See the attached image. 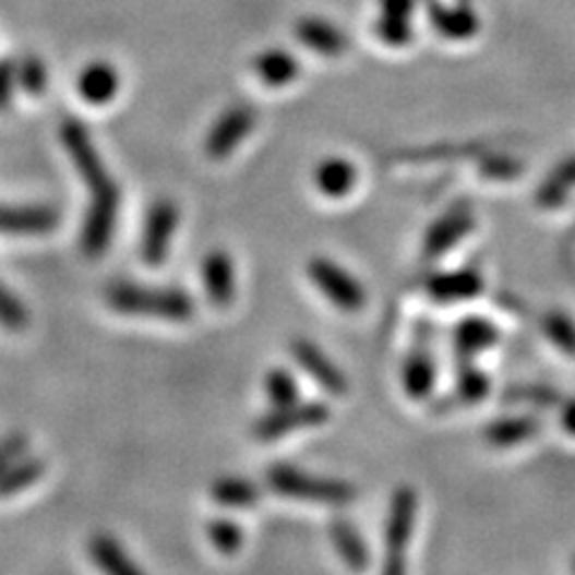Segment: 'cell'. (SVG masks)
<instances>
[{
	"mask_svg": "<svg viewBox=\"0 0 575 575\" xmlns=\"http://www.w3.org/2000/svg\"><path fill=\"white\" fill-rule=\"evenodd\" d=\"M60 142H63L72 166L77 168L82 182L89 190V206L87 214H84L80 232L82 252L92 256V260H99L111 248L122 194L118 182L108 173L99 149H96L89 128L82 120H63V125H60Z\"/></svg>",
	"mask_w": 575,
	"mask_h": 575,
	"instance_id": "6da1fadb",
	"label": "cell"
},
{
	"mask_svg": "<svg viewBox=\"0 0 575 575\" xmlns=\"http://www.w3.org/2000/svg\"><path fill=\"white\" fill-rule=\"evenodd\" d=\"M111 310L130 316H149L164 322H188L194 316V300L180 288H152L132 280H118L106 288Z\"/></svg>",
	"mask_w": 575,
	"mask_h": 575,
	"instance_id": "7a4b0ae2",
	"label": "cell"
},
{
	"mask_svg": "<svg viewBox=\"0 0 575 575\" xmlns=\"http://www.w3.org/2000/svg\"><path fill=\"white\" fill-rule=\"evenodd\" d=\"M266 484L278 496L336 508L352 504L355 496H358V489L346 480L304 472L300 468H292V465H274V468H268Z\"/></svg>",
	"mask_w": 575,
	"mask_h": 575,
	"instance_id": "3957f363",
	"label": "cell"
},
{
	"mask_svg": "<svg viewBox=\"0 0 575 575\" xmlns=\"http://www.w3.org/2000/svg\"><path fill=\"white\" fill-rule=\"evenodd\" d=\"M328 418H332V410H328L326 403L296 400L290 403V406H278L262 415V418L254 422L252 432L260 442H276V439L288 436L292 432L322 427L328 422Z\"/></svg>",
	"mask_w": 575,
	"mask_h": 575,
	"instance_id": "277c9868",
	"label": "cell"
},
{
	"mask_svg": "<svg viewBox=\"0 0 575 575\" xmlns=\"http://www.w3.org/2000/svg\"><path fill=\"white\" fill-rule=\"evenodd\" d=\"M418 516V494L412 487H398L391 496L388 520H386V561L384 573L406 571V552Z\"/></svg>",
	"mask_w": 575,
	"mask_h": 575,
	"instance_id": "5b68a950",
	"label": "cell"
},
{
	"mask_svg": "<svg viewBox=\"0 0 575 575\" xmlns=\"http://www.w3.org/2000/svg\"><path fill=\"white\" fill-rule=\"evenodd\" d=\"M308 274L312 278L314 288L320 290L336 310L355 314L364 308L367 302L364 286L348 272V268L336 264L334 260L314 256V260L308 264Z\"/></svg>",
	"mask_w": 575,
	"mask_h": 575,
	"instance_id": "8992f818",
	"label": "cell"
},
{
	"mask_svg": "<svg viewBox=\"0 0 575 575\" xmlns=\"http://www.w3.org/2000/svg\"><path fill=\"white\" fill-rule=\"evenodd\" d=\"M180 226V206L173 200H156L144 218L142 228V260L152 266L166 262Z\"/></svg>",
	"mask_w": 575,
	"mask_h": 575,
	"instance_id": "52a82bcc",
	"label": "cell"
},
{
	"mask_svg": "<svg viewBox=\"0 0 575 575\" xmlns=\"http://www.w3.org/2000/svg\"><path fill=\"white\" fill-rule=\"evenodd\" d=\"M256 125V111L248 104H236L226 108L212 125L209 134L204 140V154L212 161H224L238 146L250 137V132Z\"/></svg>",
	"mask_w": 575,
	"mask_h": 575,
	"instance_id": "ba28073f",
	"label": "cell"
},
{
	"mask_svg": "<svg viewBox=\"0 0 575 575\" xmlns=\"http://www.w3.org/2000/svg\"><path fill=\"white\" fill-rule=\"evenodd\" d=\"M475 228V214L468 202H456L454 206L436 218L430 226L422 242V252L427 260H442L444 254L456 248L460 240L468 238V232Z\"/></svg>",
	"mask_w": 575,
	"mask_h": 575,
	"instance_id": "9c48e42d",
	"label": "cell"
},
{
	"mask_svg": "<svg viewBox=\"0 0 575 575\" xmlns=\"http://www.w3.org/2000/svg\"><path fill=\"white\" fill-rule=\"evenodd\" d=\"M60 226V212L51 204H0V236L39 238Z\"/></svg>",
	"mask_w": 575,
	"mask_h": 575,
	"instance_id": "30bf717a",
	"label": "cell"
},
{
	"mask_svg": "<svg viewBox=\"0 0 575 575\" xmlns=\"http://www.w3.org/2000/svg\"><path fill=\"white\" fill-rule=\"evenodd\" d=\"M292 358L308 372L316 384H320L326 394L332 396H346L348 394V376L338 370L336 362L328 355L308 338L292 340Z\"/></svg>",
	"mask_w": 575,
	"mask_h": 575,
	"instance_id": "8fae6325",
	"label": "cell"
},
{
	"mask_svg": "<svg viewBox=\"0 0 575 575\" xmlns=\"http://www.w3.org/2000/svg\"><path fill=\"white\" fill-rule=\"evenodd\" d=\"M202 286L206 298L216 308L226 310L228 304L236 302L238 292V274L236 262L226 250H212L202 260Z\"/></svg>",
	"mask_w": 575,
	"mask_h": 575,
	"instance_id": "7c38bea8",
	"label": "cell"
},
{
	"mask_svg": "<svg viewBox=\"0 0 575 575\" xmlns=\"http://www.w3.org/2000/svg\"><path fill=\"white\" fill-rule=\"evenodd\" d=\"M424 290L436 302H463L480 296L484 290V278L472 266L456 268V272H436L427 278Z\"/></svg>",
	"mask_w": 575,
	"mask_h": 575,
	"instance_id": "4fadbf2b",
	"label": "cell"
},
{
	"mask_svg": "<svg viewBox=\"0 0 575 575\" xmlns=\"http://www.w3.org/2000/svg\"><path fill=\"white\" fill-rule=\"evenodd\" d=\"M427 15H430L432 27L451 41H465L480 32V20L460 0L458 5H444L442 0H430L427 3Z\"/></svg>",
	"mask_w": 575,
	"mask_h": 575,
	"instance_id": "5bb4252c",
	"label": "cell"
},
{
	"mask_svg": "<svg viewBox=\"0 0 575 575\" xmlns=\"http://www.w3.org/2000/svg\"><path fill=\"white\" fill-rule=\"evenodd\" d=\"M499 338V328L487 316L470 314L454 326V350L463 362H470L480 352L494 348Z\"/></svg>",
	"mask_w": 575,
	"mask_h": 575,
	"instance_id": "9a60e30c",
	"label": "cell"
},
{
	"mask_svg": "<svg viewBox=\"0 0 575 575\" xmlns=\"http://www.w3.org/2000/svg\"><path fill=\"white\" fill-rule=\"evenodd\" d=\"M296 36L302 46H308L310 51L320 56L334 58L348 51V36L336 24L322 17H300L296 24Z\"/></svg>",
	"mask_w": 575,
	"mask_h": 575,
	"instance_id": "2e32d148",
	"label": "cell"
},
{
	"mask_svg": "<svg viewBox=\"0 0 575 575\" xmlns=\"http://www.w3.org/2000/svg\"><path fill=\"white\" fill-rule=\"evenodd\" d=\"M400 384L403 391L415 400H424L432 396V391L436 386V367L427 344L415 348L406 358V362H403Z\"/></svg>",
	"mask_w": 575,
	"mask_h": 575,
	"instance_id": "e0dca14e",
	"label": "cell"
},
{
	"mask_svg": "<svg viewBox=\"0 0 575 575\" xmlns=\"http://www.w3.org/2000/svg\"><path fill=\"white\" fill-rule=\"evenodd\" d=\"M314 185L328 200H344L358 185V166L344 156L324 158L314 168Z\"/></svg>",
	"mask_w": 575,
	"mask_h": 575,
	"instance_id": "ac0fdd59",
	"label": "cell"
},
{
	"mask_svg": "<svg viewBox=\"0 0 575 575\" xmlns=\"http://www.w3.org/2000/svg\"><path fill=\"white\" fill-rule=\"evenodd\" d=\"M77 89L82 99L92 106L111 104L120 92V72L111 63L96 60L80 72Z\"/></svg>",
	"mask_w": 575,
	"mask_h": 575,
	"instance_id": "d6986e66",
	"label": "cell"
},
{
	"mask_svg": "<svg viewBox=\"0 0 575 575\" xmlns=\"http://www.w3.org/2000/svg\"><path fill=\"white\" fill-rule=\"evenodd\" d=\"M537 432H540V420L532 415H508V418H499L487 424L484 439L494 448H513L528 442Z\"/></svg>",
	"mask_w": 575,
	"mask_h": 575,
	"instance_id": "ffe728a7",
	"label": "cell"
},
{
	"mask_svg": "<svg viewBox=\"0 0 575 575\" xmlns=\"http://www.w3.org/2000/svg\"><path fill=\"white\" fill-rule=\"evenodd\" d=\"M254 72L266 87H286V84L296 82L300 75V63L296 56L284 51V48H268L254 58Z\"/></svg>",
	"mask_w": 575,
	"mask_h": 575,
	"instance_id": "44dd1931",
	"label": "cell"
},
{
	"mask_svg": "<svg viewBox=\"0 0 575 575\" xmlns=\"http://www.w3.org/2000/svg\"><path fill=\"white\" fill-rule=\"evenodd\" d=\"M89 556L104 573L111 575H140L142 568L128 556L125 549L108 532H96L89 540Z\"/></svg>",
	"mask_w": 575,
	"mask_h": 575,
	"instance_id": "7402d4cb",
	"label": "cell"
},
{
	"mask_svg": "<svg viewBox=\"0 0 575 575\" xmlns=\"http://www.w3.org/2000/svg\"><path fill=\"white\" fill-rule=\"evenodd\" d=\"M575 188V154L566 156L564 161H559L552 173H549L542 185L537 188L535 194V202L537 206H542V209H559V206H564L571 190Z\"/></svg>",
	"mask_w": 575,
	"mask_h": 575,
	"instance_id": "603a6c76",
	"label": "cell"
},
{
	"mask_svg": "<svg viewBox=\"0 0 575 575\" xmlns=\"http://www.w3.org/2000/svg\"><path fill=\"white\" fill-rule=\"evenodd\" d=\"M332 542L336 547L338 556L344 559V564L352 571H362L370 566V549L362 540V532L346 518H336L332 523Z\"/></svg>",
	"mask_w": 575,
	"mask_h": 575,
	"instance_id": "cb8c5ba5",
	"label": "cell"
},
{
	"mask_svg": "<svg viewBox=\"0 0 575 575\" xmlns=\"http://www.w3.org/2000/svg\"><path fill=\"white\" fill-rule=\"evenodd\" d=\"M44 472H46V463L41 458H32V456H24L8 465L5 470H0V499L15 496L24 492V489L34 487L41 480Z\"/></svg>",
	"mask_w": 575,
	"mask_h": 575,
	"instance_id": "d4e9b609",
	"label": "cell"
},
{
	"mask_svg": "<svg viewBox=\"0 0 575 575\" xmlns=\"http://www.w3.org/2000/svg\"><path fill=\"white\" fill-rule=\"evenodd\" d=\"M212 499L224 508H252L260 504V487L244 477H218L212 484Z\"/></svg>",
	"mask_w": 575,
	"mask_h": 575,
	"instance_id": "484cf974",
	"label": "cell"
},
{
	"mask_svg": "<svg viewBox=\"0 0 575 575\" xmlns=\"http://www.w3.org/2000/svg\"><path fill=\"white\" fill-rule=\"evenodd\" d=\"M542 332L549 338V344L559 348L568 358H575V322L566 312L549 310L542 316Z\"/></svg>",
	"mask_w": 575,
	"mask_h": 575,
	"instance_id": "4316f807",
	"label": "cell"
},
{
	"mask_svg": "<svg viewBox=\"0 0 575 575\" xmlns=\"http://www.w3.org/2000/svg\"><path fill=\"white\" fill-rule=\"evenodd\" d=\"M264 391H266V398L272 400V406H290V403L300 400V386H298V379L292 376V372L288 370H272L264 379Z\"/></svg>",
	"mask_w": 575,
	"mask_h": 575,
	"instance_id": "83f0119b",
	"label": "cell"
},
{
	"mask_svg": "<svg viewBox=\"0 0 575 575\" xmlns=\"http://www.w3.org/2000/svg\"><path fill=\"white\" fill-rule=\"evenodd\" d=\"M0 326L12 334H20L29 326L27 304H24L3 280H0Z\"/></svg>",
	"mask_w": 575,
	"mask_h": 575,
	"instance_id": "f1b7e54d",
	"label": "cell"
},
{
	"mask_svg": "<svg viewBox=\"0 0 575 575\" xmlns=\"http://www.w3.org/2000/svg\"><path fill=\"white\" fill-rule=\"evenodd\" d=\"M489 386H492L489 384V376L480 370V367H475L472 360L460 364L456 376V391L463 403H480L489 394Z\"/></svg>",
	"mask_w": 575,
	"mask_h": 575,
	"instance_id": "f546056e",
	"label": "cell"
},
{
	"mask_svg": "<svg viewBox=\"0 0 575 575\" xmlns=\"http://www.w3.org/2000/svg\"><path fill=\"white\" fill-rule=\"evenodd\" d=\"M480 176L494 182H508L523 176V164L508 154H480Z\"/></svg>",
	"mask_w": 575,
	"mask_h": 575,
	"instance_id": "4dcf8cb0",
	"label": "cell"
},
{
	"mask_svg": "<svg viewBox=\"0 0 575 575\" xmlns=\"http://www.w3.org/2000/svg\"><path fill=\"white\" fill-rule=\"evenodd\" d=\"M17 84L29 96H41L48 89V70L41 58L24 56L17 63Z\"/></svg>",
	"mask_w": 575,
	"mask_h": 575,
	"instance_id": "1f68e13d",
	"label": "cell"
},
{
	"mask_svg": "<svg viewBox=\"0 0 575 575\" xmlns=\"http://www.w3.org/2000/svg\"><path fill=\"white\" fill-rule=\"evenodd\" d=\"M206 535H209V542L218 549L221 554H236L242 547L244 532L236 520L230 518H218L206 525Z\"/></svg>",
	"mask_w": 575,
	"mask_h": 575,
	"instance_id": "d6a6232c",
	"label": "cell"
},
{
	"mask_svg": "<svg viewBox=\"0 0 575 575\" xmlns=\"http://www.w3.org/2000/svg\"><path fill=\"white\" fill-rule=\"evenodd\" d=\"M506 398L511 403H523V406H535V408H559V403L564 400V396H561L556 388L544 384L516 386L508 391Z\"/></svg>",
	"mask_w": 575,
	"mask_h": 575,
	"instance_id": "836d02e7",
	"label": "cell"
},
{
	"mask_svg": "<svg viewBox=\"0 0 575 575\" xmlns=\"http://www.w3.org/2000/svg\"><path fill=\"white\" fill-rule=\"evenodd\" d=\"M374 32L379 36V41L391 46V48H403L412 41V20L406 17H388L379 15Z\"/></svg>",
	"mask_w": 575,
	"mask_h": 575,
	"instance_id": "e575fe53",
	"label": "cell"
},
{
	"mask_svg": "<svg viewBox=\"0 0 575 575\" xmlns=\"http://www.w3.org/2000/svg\"><path fill=\"white\" fill-rule=\"evenodd\" d=\"M482 152V146L477 144H444V146H427V149L418 152H403L398 158L400 161H448V158H460L468 154Z\"/></svg>",
	"mask_w": 575,
	"mask_h": 575,
	"instance_id": "d590c367",
	"label": "cell"
},
{
	"mask_svg": "<svg viewBox=\"0 0 575 575\" xmlns=\"http://www.w3.org/2000/svg\"><path fill=\"white\" fill-rule=\"evenodd\" d=\"M29 454V439L22 432H12L0 439V470Z\"/></svg>",
	"mask_w": 575,
	"mask_h": 575,
	"instance_id": "8d00e7d4",
	"label": "cell"
},
{
	"mask_svg": "<svg viewBox=\"0 0 575 575\" xmlns=\"http://www.w3.org/2000/svg\"><path fill=\"white\" fill-rule=\"evenodd\" d=\"M17 87V63L8 58H0V111H8L15 99Z\"/></svg>",
	"mask_w": 575,
	"mask_h": 575,
	"instance_id": "74e56055",
	"label": "cell"
},
{
	"mask_svg": "<svg viewBox=\"0 0 575 575\" xmlns=\"http://www.w3.org/2000/svg\"><path fill=\"white\" fill-rule=\"evenodd\" d=\"M379 10H382V12H379V15L412 20L415 0H379Z\"/></svg>",
	"mask_w": 575,
	"mask_h": 575,
	"instance_id": "f35d334b",
	"label": "cell"
},
{
	"mask_svg": "<svg viewBox=\"0 0 575 575\" xmlns=\"http://www.w3.org/2000/svg\"><path fill=\"white\" fill-rule=\"evenodd\" d=\"M559 422L571 436H575V398H564L559 403Z\"/></svg>",
	"mask_w": 575,
	"mask_h": 575,
	"instance_id": "ab89813d",
	"label": "cell"
},
{
	"mask_svg": "<svg viewBox=\"0 0 575 575\" xmlns=\"http://www.w3.org/2000/svg\"><path fill=\"white\" fill-rule=\"evenodd\" d=\"M573 571H575V559H573Z\"/></svg>",
	"mask_w": 575,
	"mask_h": 575,
	"instance_id": "60d3db41",
	"label": "cell"
},
{
	"mask_svg": "<svg viewBox=\"0 0 575 575\" xmlns=\"http://www.w3.org/2000/svg\"><path fill=\"white\" fill-rule=\"evenodd\" d=\"M573 232H575V228H573Z\"/></svg>",
	"mask_w": 575,
	"mask_h": 575,
	"instance_id": "b9f144b4",
	"label": "cell"
}]
</instances>
